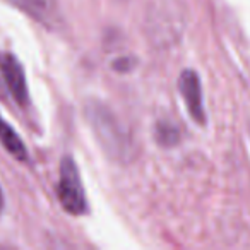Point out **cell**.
<instances>
[{
  "mask_svg": "<svg viewBox=\"0 0 250 250\" xmlns=\"http://www.w3.org/2000/svg\"><path fill=\"white\" fill-rule=\"evenodd\" d=\"M0 143H2V146H4L12 156L18 158V160L24 161L26 158H28V149H26V146L22 144L19 134L16 132L2 117H0Z\"/></svg>",
  "mask_w": 250,
  "mask_h": 250,
  "instance_id": "8992f818",
  "label": "cell"
},
{
  "mask_svg": "<svg viewBox=\"0 0 250 250\" xmlns=\"http://www.w3.org/2000/svg\"><path fill=\"white\" fill-rule=\"evenodd\" d=\"M57 194H59V201L62 204V208L69 214L81 216L87 211V201L86 192H84L83 187V180H81L76 161L70 156L62 158Z\"/></svg>",
  "mask_w": 250,
  "mask_h": 250,
  "instance_id": "7a4b0ae2",
  "label": "cell"
},
{
  "mask_svg": "<svg viewBox=\"0 0 250 250\" xmlns=\"http://www.w3.org/2000/svg\"><path fill=\"white\" fill-rule=\"evenodd\" d=\"M4 209V194H2V188H0V212Z\"/></svg>",
  "mask_w": 250,
  "mask_h": 250,
  "instance_id": "ba28073f",
  "label": "cell"
},
{
  "mask_svg": "<svg viewBox=\"0 0 250 250\" xmlns=\"http://www.w3.org/2000/svg\"><path fill=\"white\" fill-rule=\"evenodd\" d=\"M7 2L48 29L59 28L62 22L57 0H7Z\"/></svg>",
  "mask_w": 250,
  "mask_h": 250,
  "instance_id": "3957f363",
  "label": "cell"
},
{
  "mask_svg": "<svg viewBox=\"0 0 250 250\" xmlns=\"http://www.w3.org/2000/svg\"><path fill=\"white\" fill-rule=\"evenodd\" d=\"M178 89L185 101L190 117L194 118L197 124H206V111H204V101H202V87L201 79L194 70L187 69L180 74L178 79Z\"/></svg>",
  "mask_w": 250,
  "mask_h": 250,
  "instance_id": "277c9868",
  "label": "cell"
},
{
  "mask_svg": "<svg viewBox=\"0 0 250 250\" xmlns=\"http://www.w3.org/2000/svg\"><path fill=\"white\" fill-rule=\"evenodd\" d=\"M84 115L103 153L117 163H129L136 153L134 141L111 108L100 100H89L84 106Z\"/></svg>",
  "mask_w": 250,
  "mask_h": 250,
  "instance_id": "6da1fadb",
  "label": "cell"
},
{
  "mask_svg": "<svg viewBox=\"0 0 250 250\" xmlns=\"http://www.w3.org/2000/svg\"><path fill=\"white\" fill-rule=\"evenodd\" d=\"M158 141H160V144H165V146L175 144L178 141V132L173 129V125L163 124L158 127Z\"/></svg>",
  "mask_w": 250,
  "mask_h": 250,
  "instance_id": "52a82bcc",
  "label": "cell"
},
{
  "mask_svg": "<svg viewBox=\"0 0 250 250\" xmlns=\"http://www.w3.org/2000/svg\"><path fill=\"white\" fill-rule=\"evenodd\" d=\"M0 72L12 98L19 104H24L28 101V83L21 62L12 53H0Z\"/></svg>",
  "mask_w": 250,
  "mask_h": 250,
  "instance_id": "5b68a950",
  "label": "cell"
}]
</instances>
